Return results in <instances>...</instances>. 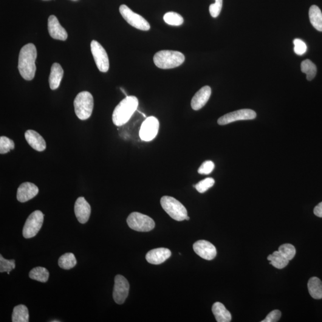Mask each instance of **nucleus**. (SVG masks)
I'll return each mask as SVG.
<instances>
[{
  "mask_svg": "<svg viewBox=\"0 0 322 322\" xmlns=\"http://www.w3.org/2000/svg\"><path fill=\"white\" fill-rule=\"evenodd\" d=\"M36 57L37 52L34 44H28L22 48L19 56L18 69L25 80L31 81L35 77Z\"/></svg>",
  "mask_w": 322,
  "mask_h": 322,
  "instance_id": "obj_1",
  "label": "nucleus"
},
{
  "mask_svg": "<svg viewBox=\"0 0 322 322\" xmlns=\"http://www.w3.org/2000/svg\"><path fill=\"white\" fill-rule=\"evenodd\" d=\"M138 105V98L135 96H127L116 106L112 114L113 123L118 127L128 123L136 111Z\"/></svg>",
  "mask_w": 322,
  "mask_h": 322,
  "instance_id": "obj_2",
  "label": "nucleus"
},
{
  "mask_svg": "<svg viewBox=\"0 0 322 322\" xmlns=\"http://www.w3.org/2000/svg\"><path fill=\"white\" fill-rule=\"evenodd\" d=\"M185 61L182 53L173 50H161L155 54L154 62L160 69H173L180 66Z\"/></svg>",
  "mask_w": 322,
  "mask_h": 322,
  "instance_id": "obj_3",
  "label": "nucleus"
},
{
  "mask_svg": "<svg viewBox=\"0 0 322 322\" xmlns=\"http://www.w3.org/2000/svg\"><path fill=\"white\" fill-rule=\"evenodd\" d=\"M75 112L79 119L86 120L91 117L94 99L91 93L89 92H82L76 96L74 101Z\"/></svg>",
  "mask_w": 322,
  "mask_h": 322,
  "instance_id": "obj_4",
  "label": "nucleus"
},
{
  "mask_svg": "<svg viewBox=\"0 0 322 322\" xmlns=\"http://www.w3.org/2000/svg\"><path fill=\"white\" fill-rule=\"evenodd\" d=\"M161 205L163 210L176 221H183L188 216V211L185 206L173 197L163 196L161 199Z\"/></svg>",
  "mask_w": 322,
  "mask_h": 322,
  "instance_id": "obj_5",
  "label": "nucleus"
},
{
  "mask_svg": "<svg viewBox=\"0 0 322 322\" xmlns=\"http://www.w3.org/2000/svg\"><path fill=\"white\" fill-rule=\"evenodd\" d=\"M127 224L131 229L147 232L154 229L155 223L154 220L146 215L134 212L129 215L127 219Z\"/></svg>",
  "mask_w": 322,
  "mask_h": 322,
  "instance_id": "obj_6",
  "label": "nucleus"
},
{
  "mask_svg": "<svg viewBox=\"0 0 322 322\" xmlns=\"http://www.w3.org/2000/svg\"><path fill=\"white\" fill-rule=\"evenodd\" d=\"M44 217L43 213L39 210L35 211L30 215L22 231L25 238H32L37 234L43 224Z\"/></svg>",
  "mask_w": 322,
  "mask_h": 322,
  "instance_id": "obj_7",
  "label": "nucleus"
},
{
  "mask_svg": "<svg viewBox=\"0 0 322 322\" xmlns=\"http://www.w3.org/2000/svg\"><path fill=\"white\" fill-rule=\"evenodd\" d=\"M120 12L127 23L132 27L142 31H149L151 28L149 22L143 17L134 13L126 5H121Z\"/></svg>",
  "mask_w": 322,
  "mask_h": 322,
  "instance_id": "obj_8",
  "label": "nucleus"
},
{
  "mask_svg": "<svg viewBox=\"0 0 322 322\" xmlns=\"http://www.w3.org/2000/svg\"><path fill=\"white\" fill-rule=\"evenodd\" d=\"M91 51L98 69L102 72L108 71L109 58L103 46L97 41L93 40L91 42Z\"/></svg>",
  "mask_w": 322,
  "mask_h": 322,
  "instance_id": "obj_9",
  "label": "nucleus"
},
{
  "mask_svg": "<svg viewBox=\"0 0 322 322\" xmlns=\"http://www.w3.org/2000/svg\"><path fill=\"white\" fill-rule=\"evenodd\" d=\"M159 128L160 123L157 118H147L140 127L139 135L141 140L145 142H150L154 140L158 134Z\"/></svg>",
  "mask_w": 322,
  "mask_h": 322,
  "instance_id": "obj_10",
  "label": "nucleus"
},
{
  "mask_svg": "<svg viewBox=\"0 0 322 322\" xmlns=\"http://www.w3.org/2000/svg\"><path fill=\"white\" fill-rule=\"evenodd\" d=\"M256 117V113L253 110L241 109L223 115V117L219 118L217 123L220 126H225L235 122V121L254 120Z\"/></svg>",
  "mask_w": 322,
  "mask_h": 322,
  "instance_id": "obj_11",
  "label": "nucleus"
},
{
  "mask_svg": "<svg viewBox=\"0 0 322 322\" xmlns=\"http://www.w3.org/2000/svg\"><path fill=\"white\" fill-rule=\"evenodd\" d=\"M129 285L128 281L123 276L117 275L115 278V285L113 297L115 303L123 304L128 297Z\"/></svg>",
  "mask_w": 322,
  "mask_h": 322,
  "instance_id": "obj_12",
  "label": "nucleus"
},
{
  "mask_svg": "<svg viewBox=\"0 0 322 322\" xmlns=\"http://www.w3.org/2000/svg\"><path fill=\"white\" fill-rule=\"evenodd\" d=\"M193 248L197 255L207 260H212L216 257V247L211 243L205 240L196 242L193 244Z\"/></svg>",
  "mask_w": 322,
  "mask_h": 322,
  "instance_id": "obj_13",
  "label": "nucleus"
},
{
  "mask_svg": "<svg viewBox=\"0 0 322 322\" xmlns=\"http://www.w3.org/2000/svg\"><path fill=\"white\" fill-rule=\"evenodd\" d=\"M76 217L81 224L89 221L91 214V207L84 197H80L76 200L74 207Z\"/></svg>",
  "mask_w": 322,
  "mask_h": 322,
  "instance_id": "obj_14",
  "label": "nucleus"
},
{
  "mask_svg": "<svg viewBox=\"0 0 322 322\" xmlns=\"http://www.w3.org/2000/svg\"><path fill=\"white\" fill-rule=\"evenodd\" d=\"M48 30L51 37L58 40L65 41L67 33L64 28L62 27L55 16H50L48 20Z\"/></svg>",
  "mask_w": 322,
  "mask_h": 322,
  "instance_id": "obj_15",
  "label": "nucleus"
},
{
  "mask_svg": "<svg viewBox=\"0 0 322 322\" xmlns=\"http://www.w3.org/2000/svg\"><path fill=\"white\" fill-rule=\"evenodd\" d=\"M39 189L35 185L30 182L22 183L17 192V199L21 202H25L37 195Z\"/></svg>",
  "mask_w": 322,
  "mask_h": 322,
  "instance_id": "obj_16",
  "label": "nucleus"
},
{
  "mask_svg": "<svg viewBox=\"0 0 322 322\" xmlns=\"http://www.w3.org/2000/svg\"><path fill=\"white\" fill-rule=\"evenodd\" d=\"M211 95V87L208 86L203 87L192 98L191 101L192 108L194 111H198V110L202 109L210 99Z\"/></svg>",
  "mask_w": 322,
  "mask_h": 322,
  "instance_id": "obj_17",
  "label": "nucleus"
},
{
  "mask_svg": "<svg viewBox=\"0 0 322 322\" xmlns=\"http://www.w3.org/2000/svg\"><path fill=\"white\" fill-rule=\"evenodd\" d=\"M171 256L170 250L165 248H156L146 254V259L149 263L160 264L165 262Z\"/></svg>",
  "mask_w": 322,
  "mask_h": 322,
  "instance_id": "obj_18",
  "label": "nucleus"
},
{
  "mask_svg": "<svg viewBox=\"0 0 322 322\" xmlns=\"http://www.w3.org/2000/svg\"><path fill=\"white\" fill-rule=\"evenodd\" d=\"M25 136L28 144L35 151L42 152L46 149V141L37 132L29 129L25 132Z\"/></svg>",
  "mask_w": 322,
  "mask_h": 322,
  "instance_id": "obj_19",
  "label": "nucleus"
},
{
  "mask_svg": "<svg viewBox=\"0 0 322 322\" xmlns=\"http://www.w3.org/2000/svg\"><path fill=\"white\" fill-rule=\"evenodd\" d=\"M64 73V69L60 64L58 63L53 64L49 77V84L51 89L55 90L59 88L62 78H63Z\"/></svg>",
  "mask_w": 322,
  "mask_h": 322,
  "instance_id": "obj_20",
  "label": "nucleus"
},
{
  "mask_svg": "<svg viewBox=\"0 0 322 322\" xmlns=\"http://www.w3.org/2000/svg\"><path fill=\"white\" fill-rule=\"evenodd\" d=\"M212 312L218 322H230L231 320L230 313L225 309L224 305L219 302L213 304Z\"/></svg>",
  "mask_w": 322,
  "mask_h": 322,
  "instance_id": "obj_21",
  "label": "nucleus"
},
{
  "mask_svg": "<svg viewBox=\"0 0 322 322\" xmlns=\"http://www.w3.org/2000/svg\"><path fill=\"white\" fill-rule=\"evenodd\" d=\"M309 19L313 27L322 32V12L317 5H313L310 8Z\"/></svg>",
  "mask_w": 322,
  "mask_h": 322,
  "instance_id": "obj_22",
  "label": "nucleus"
},
{
  "mask_svg": "<svg viewBox=\"0 0 322 322\" xmlns=\"http://www.w3.org/2000/svg\"><path fill=\"white\" fill-rule=\"evenodd\" d=\"M308 289L311 296L316 299L322 298V282L316 277H313L308 282Z\"/></svg>",
  "mask_w": 322,
  "mask_h": 322,
  "instance_id": "obj_23",
  "label": "nucleus"
},
{
  "mask_svg": "<svg viewBox=\"0 0 322 322\" xmlns=\"http://www.w3.org/2000/svg\"><path fill=\"white\" fill-rule=\"evenodd\" d=\"M29 317V312L25 305H18L14 308L12 314L13 322H28Z\"/></svg>",
  "mask_w": 322,
  "mask_h": 322,
  "instance_id": "obj_24",
  "label": "nucleus"
},
{
  "mask_svg": "<svg viewBox=\"0 0 322 322\" xmlns=\"http://www.w3.org/2000/svg\"><path fill=\"white\" fill-rule=\"evenodd\" d=\"M267 259L269 261L270 264L273 266L282 269L287 266L289 263V260L285 258L279 251H275L273 254H270L267 257Z\"/></svg>",
  "mask_w": 322,
  "mask_h": 322,
  "instance_id": "obj_25",
  "label": "nucleus"
},
{
  "mask_svg": "<svg viewBox=\"0 0 322 322\" xmlns=\"http://www.w3.org/2000/svg\"><path fill=\"white\" fill-rule=\"evenodd\" d=\"M29 276L33 280L46 283L49 280V272L46 268L36 267L30 271Z\"/></svg>",
  "mask_w": 322,
  "mask_h": 322,
  "instance_id": "obj_26",
  "label": "nucleus"
},
{
  "mask_svg": "<svg viewBox=\"0 0 322 322\" xmlns=\"http://www.w3.org/2000/svg\"><path fill=\"white\" fill-rule=\"evenodd\" d=\"M77 263V259L75 258L74 254L70 253L62 255L58 261L59 267L64 270L71 269L75 266Z\"/></svg>",
  "mask_w": 322,
  "mask_h": 322,
  "instance_id": "obj_27",
  "label": "nucleus"
},
{
  "mask_svg": "<svg viewBox=\"0 0 322 322\" xmlns=\"http://www.w3.org/2000/svg\"><path fill=\"white\" fill-rule=\"evenodd\" d=\"M301 69V71L307 75L308 81H312L316 77L317 67L309 59L302 62Z\"/></svg>",
  "mask_w": 322,
  "mask_h": 322,
  "instance_id": "obj_28",
  "label": "nucleus"
},
{
  "mask_svg": "<svg viewBox=\"0 0 322 322\" xmlns=\"http://www.w3.org/2000/svg\"><path fill=\"white\" fill-rule=\"evenodd\" d=\"M165 23L172 26H180L184 22L183 17L176 12H168L163 16Z\"/></svg>",
  "mask_w": 322,
  "mask_h": 322,
  "instance_id": "obj_29",
  "label": "nucleus"
},
{
  "mask_svg": "<svg viewBox=\"0 0 322 322\" xmlns=\"http://www.w3.org/2000/svg\"><path fill=\"white\" fill-rule=\"evenodd\" d=\"M278 251L288 260H291L296 254V250L294 246L290 244H285L279 247Z\"/></svg>",
  "mask_w": 322,
  "mask_h": 322,
  "instance_id": "obj_30",
  "label": "nucleus"
},
{
  "mask_svg": "<svg viewBox=\"0 0 322 322\" xmlns=\"http://www.w3.org/2000/svg\"><path fill=\"white\" fill-rule=\"evenodd\" d=\"M15 149V143L9 138L4 136L0 137V153L5 154L11 150Z\"/></svg>",
  "mask_w": 322,
  "mask_h": 322,
  "instance_id": "obj_31",
  "label": "nucleus"
},
{
  "mask_svg": "<svg viewBox=\"0 0 322 322\" xmlns=\"http://www.w3.org/2000/svg\"><path fill=\"white\" fill-rule=\"evenodd\" d=\"M16 262L15 259H5L1 254L0 255V272H10L15 268Z\"/></svg>",
  "mask_w": 322,
  "mask_h": 322,
  "instance_id": "obj_32",
  "label": "nucleus"
},
{
  "mask_svg": "<svg viewBox=\"0 0 322 322\" xmlns=\"http://www.w3.org/2000/svg\"><path fill=\"white\" fill-rule=\"evenodd\" d=\"M215 180L213 178H207L204 180L200 181L194 186L197 192L200 193H204L209 189L213 187L214 185Z\"/></svg>",
  "mask_w": 322,
  "mask_h": 322,
  "instance_id": "obj_33",
  "label": "nucleus"
},
{
  "mask_svg": "<svg viewBox=\"0 0 322 322\" xmlns=\"http://www.w3.org/2000/svg\"><path fill=\"white\" fill-rule=\"evenodd\" d=\"M216 2L214 4H211L209 10H210V15L213 18H216L218 17L221 12L223 6V0H215Z\"/></svg>",
  "mask_w": 322,
  "mask_h": 322,
  "instance_id": "obj_34",
  "label": "nucleus"
},
{
  "mask_svg": "<svg viewBox=\"0 0 322 322\" xmlns=\"http://www.w3.org/2000/svg\"><path fill=\"white\" fill-rule=\"evenodd\" d=\"M215 165L213 161H207L202 163L198 169V173L200 174L208 175L214 170Z\"/></svg>",
  "mask_w": 322,
  "mask_h": 322,
  "instance_id": "obj_35",
  "label": "nucleus"
},
{
  "mask_svg": "<svg viewBox=\"0 0 322 322\" xmlns=\"http://www.w3.org/2000/svg\"><path fill=\"white\" fill-rule=\"evenodd\" d=\"M293 44H294L293 50L296 55L301 56L306 52L307 47L303 41L299 39H295L293 40Z\"/></svg>",
  "mask_w": 322,
  "mask_h": 322,
  "instance_id": "obj_36",
  "label": "nucleus"
},
{
  "mask_svg": "<svg viewBox=\"0 0 322 322\" xmlns=\"http://www.w3.org/2000/svg\"><path fill=\"white\" fill-rule=\"evenodd\" d=\"M281 312L278 310H275L268 313L263 321L261 322H276L281 318Z\"/></svg>",
  "mask_w": 322,
  "mask_h": 322,
  "instance_id": "obj_37",
  "label": "nucleus"
},
{
  "mask_svg": "<svg viewBox=\"0 0 322 322\" xmlns=\"http://www.w3.org/2000/svg\"><path fill=\"white\" fill-rule=\"evenodd\" d=\"M314 214L316 216L322 218V202L319 203L314 209Z\"/></svg>",
  "mask_w": 322,
  "mask_h": 322,
  "instance_id": "obj_38",
  "label": "nucleus"
},
{
  "mask_svg": "<svg viewBox=\"0 0 322 322\" xmlns=\"http://www.w3.org/2000/svg\"><path fill=\"white\" fill-rule=\"evenodd\" d=\"M189 219H190V218H189V217L188 216L186 217V220H189Z\"/></svg>",
  "mask_w": 322,
  "mask_h": 322,
  "instance_id": "obj_39",
  "label": "nucleus"
},
{
  "mask_svg": "<svg viewBox=\"0 0 322 322\" xmlns=\"http://www.w3.org/2000/svg\"><path fill=\"white\" fill-rule=\"evenodd\" d=\"M52 322H60V321H52Z\"/></svg>",
  "mask_w": 322,
  "mask_h": 322,
  "instance_id": "obj_40",
  "label": "nucleus"
},
{
  "mask_svg": "<svg viewBox=\"0 0 322 322\" xmlns=\"http://www.w3.org/2000/svg\"><path fill=\"white\" fill-rule=\"evenodd\" d=\"M73 1H76V0H73Z\"/></svg>",
  "mask_w": 322,
  "mask_h": 322,
  "instance_id": "obj_41",
  "label": "nucleus"
}]
</instances>
